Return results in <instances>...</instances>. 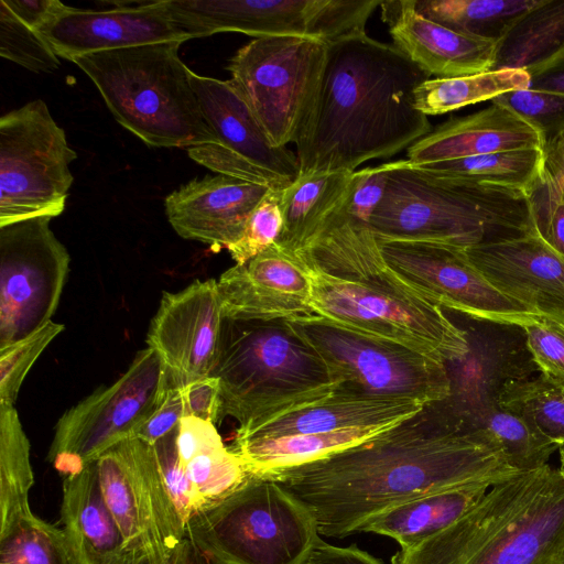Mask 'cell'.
Wrapping results in <instances>:
<instances>
[{"instance_id":"cell-1","label":"cell","mask_w":564,"mask_h":564,"mask_svg":"<svg viewBox=\"0 0 564 564\" xmlns=\"http://www.w3.org/2000/svg\"><path fill=\"white\" fill-rule=\"evenodd\" d=\"M518 474L484 430H465L442 400L359 444L259 478L300 500L319 534L345 538L421 496Z\"/></svg>"},{"instance_id":"cell-2","label":"cell","mask_w":564,"mask_h":564,"mask_svg":"<svg viewBox=\"0 0 564 564\" xmlns=\"http://www.w3.org/2000/svg\"><path fill=\"white\" fill-rule=\"evenodd\" d=\"M327 44L316 93L294 142L299 175L355 172L432 131L413 102L415 88L431 76L393 44L366 33Z\"/></svg>"},{"instance_id":"cell-3","label":"cell","mask_w":564,"mask_h":564,"mask_svg":"<svg viewBox=\"0 0 564 564\" xmlns=\"http://www.w3.org/2000/svg\"><path fill=\"white\" fill-rule=\"evenodd\" d=\"M299 254L310 269L315 315L354 332L403 344L444 362L467 355L466 330L392 271L368 226L338 212Z\"/></svg>"},{"instance_id":"cell-4","label":"cell","mask_w":564,"mask_h":564,"mask_svg":"<svg viewBox=\"0 0 564 564\" xmlns=\"http://www.w3.org/2000/svg\"><path fill=\"white\" fill-rule=\"evenodd\" d=\"M564 541V474L549 464L494 485L441 533L391 564H542Z\"/></svg>"},{"instance_id":"cell-5","label":"cell","mask_w":564,"mask_h":564,"mask_svg":"<svg viewBox=\"0 0 564 564\" xmlns=\"http://www.w3.org/2000/svg\"><path fill=\"white\" fill-rule=\"evenodd\" d=\"M212 377L219 387V420L238 422L235 438L328 398L337 386L325 360L288 319L224 318Z\"/></svg>"},{"instance_id":"cell-6","label":"cell","mask_w":564,"mask_h":564,"mask_svg":"<svg viewBox=\"0 0 564 564\" xmlns=\"http://www.w3.org/2000/svg\"><path fill=\"white\" fill-rule=\"evenodd\" d=\"M182 42L152 43L70 59L96 85L115 119L145 144L185 150L216 142L202 112Z\"/></svg>"},{"instance_id":"cell-7","label":"cell","mask_w":564,"mask_h":564,"mask_svg":"<svg viewBox=\"0 0 564 564\" xmlns=\"http://www.w3.org/2000/svg\"><path fill=\"white\" fill-rule=\"evenodd\" d=\"M368 227L379 240L423 241L467 249L486 240L536 232L532 197L446 185L406 160L393 161Z\"/></svg>"},{"instance_id":"cell-8","label":"cell","mask_w":564,"mask_h":564,"mask_svg":"<svg viewBox=\"0 0 564 564\" xmlns=\"http://www.w3.org/2000/svg\"><path fill=\"white\" fill-rule=\"evenodd\" d=\"M311 511L273 480L250 477L185 525L213 564H301L317 538Z\"/></svg>"},{"instance_id":"cell-9","label":"cell","mask_w":564,"mask_h":564,"mask_svg":"<svg viewBox=\"0 0 564 564\" xmlns=\"http://www.w3.org/2000/svg\"><path fill=\"white\" fill-rule=\"evenodd\" d=\"M334 373V391L430 404L451 394L446 362L403 344L334 325L317 315L288 319Z\"/></svg>"},{"instance_id":"cell-10","label":"cell","mask_w":564,"mask_h":564,"mask_svg":"<svg viewBox=\"0 0 564 564\" xmlns=\"http://www.w3.org/2000/svg\"><path fill=\"white\" fill-rule=\"evenodd\" d=\"M171 381L160 356L140 350L113 383L58 419L46 460L64 477L80 471L118 443L137 437L164 400Z\"/></svg>"},{"instance_id":"cell-11","label":"cell","mask_w":564,"mask_h":564,"mask_svg":"<svg viewBox=\"0 0 564 564\" xmlns=\"http://www.w3.org/2000/svg\"><path fill=\"white\" fill-rule=\"evenodd\" d=\"M328 44L305 36L253 39L229 59L231 83L273 148L295 142L316 93Z\"/></svg>"},{"instance_id":"cell-12","label":"cell","mask_w":564,"mask_h":564,"mask_svg":"<svg viewBox=\"0 0 564 564\" xmlns=\"http://www.w3.org/2000/svg\"><path fill=\"white\" fill-rule=\"evenodd\" d=\"M77 158L46 104L32 100L0 118V226L56 217L73 184Z\"/></svg>"},{"instance_id":"cell-13","label":"cell","mask_w":564,"mask_h":564,"mask_svg":"<svg viewBox=\"0 0 564 564\" xmlns=\"http://www.w3.org/2000/svg\"><path fill=\"white\" fill-rule=\"evenodd\" d=\"M380 0H165L191 39L220 32L258 37L305 36L326 43L366 33Z\"/></svg>"},{"instance_id":"cell-14","label":"cell","mask_w":564,"mask_h":564,"mask_svg":"<svg viewBox=\"0 0 564 564\" xmlns=\"http://www.w3.org/2000/svg\"><path fill=\"white\" fill-rule=\"evenodd\" d=\"M39 216L0 226V348L30 336L54 315L70 256Z\"/></svg>"},{"instance_id":"cell-15","label":"cell","mask_w":564,"mask_h":564,"mask_svg":"<svg viewBox=\"0 0 564 564\" xmlns=\"http://www.w3.org/2000/svg\"><path fill=\"white\" fill-rule=\"evenodd\" d=\"M95 465L128 550L172 555L185 540V524L164 485L153 446L131 437L102 453Z\"/></svg>"},{"instance_id":"cell-16","label":"cell","mask_w":564,"mask_h":564,"mask_svg":"<svg viewBox=\"0 0 564 564\" xmlns=\"http://www.w3.org/2000/svg\"><path fill=\"white\" fill-rule=\"evenodd\" d=\"M192 82L204 118L216 138L187 149L188 156L212 172L281 191L300 173L296 155L273 148L253 112L230 79L193 72Z\"/></svg>"},{"instance_id":"cell-17","label":"cell","mask_w":564,"mask_h":564,"mask_svg":"<svg viewBox=\"0 0 564 564\" xmlns=\"http://www.w3.org/2000/svg\"><path fill=\"white\" fill-rule=\"evenodd\" d=\"M377 240L392 271L441 308L471 319L520 327L535 317L499 292L469 260L466 249L435 242Z\"/></svg>"},{"instance_id":"cell-18","label":"cell","mask_w":564,"mask_h":564,"mask_svg":"<svg viewBox=\"0 0 564 564\" xmlns=\"http://www.w3.org/2000/svg\"><path fill=\"white\" fill-rule=\"evenodd\" d=\"M224 318L215 279L196 280L178 292H163L145 341L163 361L171 387L185 388L212 376Z\"/></svg>"},{"instance_id":"cell-19","label":"cell","mask_w":564,"mask_h":564,"mask_svg":"<svg viewBox=\"0 0 564 564\" xmlns=\"http://www.w3.org/2000/svg\"><path fill=\"white\" fill-rule=\"evenodd\" d=\"M108 10L66 6L37 30L65 59L152 43L186 42L188 33L177 23L165 0L137 2Z\"/></svg>"},{"instance_id":"cell-20","label":"cell","mask_w":564,"mask_h":564,"mask_svg":"<svg viewBox=\"0 0 564 564\" xmlns=\"http://www.w3.org/2000/svg\"><path fill=\"white\" fill-rule=\"evenodd\" d=\"M217 285L225 318L271 321L315 315L306 262L276 242L226 270Z\"/></svg>"},{"instance_id":"cell-21","label":"cell","mask_w":564,"mask_h":564,"mask_svg":"<svg viewBox=\"0 0 564 564\" xmlns=\"http://www.w3.org/2000/svg\"><path fill=\"white\" fill-rule=\"evenodd\" d=\"M466 253L499 292L564 325V258L536 232L486 240Z\"/></svg>"},{"instance_id":"cell-22","label":"cell","mask_w":564,"mask_h":564,"mask_svg":"<svg viewBox=\"0 0 564 564\" xmlns=\"http://www.w3.org/2000/svg\"><path fill=\"white\" fill-rule=\"evenodd\" d=\"M271 188L223 174L195 178L164 200L169 223L178 236L227 249Z\"/></svg>"},{"instance_id":"cell-23","label":"cell","mask_w":564,"mask_h":564,"mask_svg":"<svg viewBox=\"0 0 564 564\" xmlns=\"http://www.w3.org/2000/svg\"><path fill=\"white\" fill-rule=\"evenodd\" d=\"M393 45L430 76L453 78L492 70L498 42L451 30L424 15L415 0L382 1Z\"/></svg>"},{"instance_id":"cell-24","label":"cell","mask_w":564,"mask_h":564,"mask_svg":"<svg viewBox=\"0 0 564 564\" xmlns=\"http://www.w3.org/2000/svg\"><path fill=\"white\" fill-rule=\"evenodd\" d=\"M543 149L541 135L505 107L491 106L451 118L408 149L415 165L490 153Z\"/></svg>"},{"instance_id":"cell-25","label":"cell","mask_w":564,"mask_h":564,"mask_svg":"<svg viewBox=\"0 0 564 564\" xmlns=\"http://www.w3.org/2000/svg\"><path fill=\"white\" fill-rule=\"evenodd\" d=\"M61 522L82 564H131V553L102 496L95 462L63 480Z\"/></svg>"},{"instance_id":"cell-26","label":"cell","mask_w":564,"mask_h":564,"mask_svg":"<svg viewBox=\"0 0 564 564\" xmlns=\"http://www.w3.org/2000/svg\"><path fill=\"white\" fill-rule=\"evenodd\" d=\"M424 405L413 400L376 399L334 391L328 398L289 413L243 438L327 433L362 427L388 429L417 413Z\"/></svg>"},{"instance_id":"cell-27","label":"cell","mask_w":564,"mask_h":564,"mask_svg":"<svg viewBox=\"0 0 564 564\" xmlns=\"http://www.w3.org/2000/svg\"><path fill=\"white\" fill-rule=\"evenodd\" d=\"M175 445L178 462L202 508L230 495L251 477L241 458L225 446L212 422L183 417L175 427Z\"/></svg>"},{"instance_id":"cell-28","label":"cell","mask_w":564,"mask_h":564,"mask_svg":"<svg viewBox=\"0 0 564 564\" xmlns=\"http://www.w3.org/2000/svg\"><path fill=\"white\" fill-rule=\"evenodd\" d=\"M492 486L478 482L421 496L370 518L359 532L392 538L400 549L415 546L464 517Z\"/></svg>"},{"instance_id":"cell-29","label":"cell","mask_w":564,"mask_h":564,"mask_svg":"<svg viewBox=\"0 0 564 564\" xmlns=\"http://www.w3.org/2000/svg\"><path fill=\"white\" fill-rule=\"evenodd\" d=\"M352 173L299 175L282 189L283 228L276 243L300 253L313 242L343 207Z\"/></svg>"},{"instance_id":"cell-30","label":"cell","mask_w":564,"mask_h":564,"mask_svg":"<svg viewBox=\"0 0 564 564\" xmlns=\"http://www.w3.org/2000/svg\"><path fill=\"white\" fill-rule=\"evenodd\" d=\"M412 165L446 185L500 189L532 197L540 188L542 150H514Z\"/></svg>"},{"instance_id":"cell-31","label":"cell","mask_w":564,"mask_h":564,"mask_svg":"<svg viewBox=\"0 0 564 564\" xmlns=\"http://www.w3.org/2000/svg\"><path fill=\"white\" fill-rule=\"evenodd\" d=\"M391 427V426H390ZM389 429V427H388ZM387 429L362 427L327 433L235 440L230 447L252 477L302 465L343 451Z\"/></svg>"},{"instance_id":"cell-32","label":"cell","mask_w":564,"mask_h":564,"mask_svg":"<svg viewBox=\"0 0 564 564\" xmlns=\"http://www.w3.org/2000/svg\"><path fill=\"white\" fill-rule=\"evenodd\" d=\"M564 48V0H540L498 42L492 69L529 70Z\"/></svg>"},{"instance_id":"cell-33","label":"cell","mask_w":564,"mask_h":564,"mask_svg":"<svg viewBox=\"0 0 564 564\" xmlns=\"http://www.w3.org/2000/svg\"><path fill=\"white\" fill-rule=\"evenodd\" d=\"M524 69H492L478 74L427 79L414 90V107L425 116L451 112L519 89L530 88Z\"/></svg>"},{"instance_id":"cell-34","label":"cell","mask_w":564,"mask_h":564,"mask_svg":"<svg viewBox=\"0 0 564 564\" xmlns=\"http://www.w3.org/2000/svg\"><path fill=\"white\" fill-rule=\"evenodd\" d=\"M540 0H415L425 18L459 33L499 42Z\"/></svg>"},{"instance_id":"cell-35","label":"cell","mask_w":564,"mask_h":564,"mask_svg":"<svg viewBox=\"0 0 564 564\" xmlns=\"http://www.w3.org/2000/svg\"><path fill=\"white\" fill-rule=\"evenodd\" d=\"M0 564H82L64 529L33 511L0 523Z\"/></svg>"},{"instance_id":"cell-36","label":"cell","mask_w":564,"mask_h":564,"mask_svg":"<svg viewBox=\"0 0 564 564\" xmlns=\"http://www.w3.org/2000/svg\"><path fill=\"white\" fill-rule=\"evenodd\" d=\"M30 442L14 405L0 403V523L31 512Z\"/></svg>"},{"instance_id":"cell-37","label":"cell","mask_w":564,"mask_h":564,"mask_svg":"<svg viewBox=\"0 0 564 564\" xmlns=\"http://www.w3.org/2000/svg\"><path fill=\"white\" fill-rule=\"evenodd\" d=\"M498 403L553 443H564V380L542 371L534 378L511 380L498 394Z\"/></svg>"},{"instance_id":"cell-38","label":"cell","mask_w":564,"mask_h":564,"mask_svg":"<svg viewBox=\"0 0 564 564\" xmlns=\"http://www.w3.org/2000/svg\"><path fill=\"white\" fill-rule=\"evenodd\" d=\"M473 430H484L500 448L507 463L519 473L544 467L560 447L499 403L490 406Z\"/></svg>"},{"instance_id":"cell-39","label":"cell","mask_w":564,"mask_h":564,"mask_svg":"<svg viewBox=\"0 0 564 564\" xmlns=\"http://www.w3.org/2000/svg\"><path fill=\"white\" fill-rule=\"evenodd\" d=\"M0 55L33 73H53L59 56L35 29L21 21L0 1Z\"/></svg>"},{"instance_id":"cell-40","label":"cell","mask_w":564,"mask_h":564,"mask_svg":"<svg viewBox=\"0 0 564 564\" xmlns=\"http://www.w3.org/2000/svg\"><path fill=\"white\" fill-rule=\"evenodd\" d=\"M63 330V324L51 321L24 339L0 348V403L14 405L33 364Z\"/></svg>"},{"instance_id":"cell-41","label":"cell","mask_w":564,"mask_h":564,"mask_svg":"<svg viewBox=\"0 0 564 564\" xmlns=\"http://www.w3.org/2000/svg\"><path fill=\"white\" fill-rule=\"evenodd\" d=\"M491 104L507 108L529 123L541 135L543 147L564 129V94L519 89L494 98Z\"/></svg>"},{"instance_id":"cell-42","label":"cell","mask_w":564,"mask_h":564,"mask_svg":"<svg viewBox=\"0 0 564 564\" xmlns=\"http://www.w3.org/2000/svg\"><path fill=\"white\" fill-rule=\"evenodd\" d=\"M283 228L282 189H270L251 213L241 237L227 248L237 264L274 245Z\"/></svg>"},{"instance_id":"cell-43","label":"cell","mask_w":564,"mask_h":564,"mask_svg":"<svg viewBox=\"0 0 564 564\" xmlns=\"http://www.w3.org/2000/svg\"><path fill=\"white\" fill-rule=\"evenodd\" d=\"M164 485L184 522L202 509L200 499L183 470L176 452L175 429L152 445Z\"/></svg>"},{"instance_id":"cell-44","label":"cell","mask_w":564,"mask_h":564,"mask_svg":"<svg viewBox=\"0 0 564 564\" xmlns=\"http://www.w3.org/2000/svg\"><path fill=\"white\" fill-rule=\"evenodd\" d=\"M392 166L393 162H387L355 171L348 195L339 210L340 215L351 221L368 226L384 195Z\"/></svg>"},{"instance_id":"cell-45","label":"cell","mask_w":564,"mask_h":564,"mask_svg":"<svg viewBox=\"0 0 564 564\" xmlns=\"http://www.w3.org/2000/svg\"><path fill=\"white\" fill-rule=\"evenodd\" d=\"M522 329L527 349L539 370L564 380V325L535 316Z\"/></svg>"},{"instance_id":"cell-46","label":"cell","mask_w":564,"mask_h":564,"mask_svg":"<svg viewBox=\"0 0 564 564\" xmlns=\"http://www.w3.org/2000/svg\"><path fill=\"white\" fill-rule=\"evenodd\" d=\"M564 188V129L542 149L540 188L532 196L535 209H547L562 198Z\"/></svg>"},{"instance_id":"cell-47","label":"cell","mask_w":564,"mask_h":564,"mask_svg":"<svg viewBox=\"0 0 564 564\" xmlns=\"http://www.w3.org/2000/svg\"><path fill=\"white\" fill-rule=\"evenodd\" d=\"M186 416L183 390L171 387L160 406L141 427L137 437L153 445L172 432L180 421Z\"/></svg>"},{"instance_id":"cell-48","label":"cell","mask_w":564,"mask_h":564,"mask_svg":"<svg viewBox=\"0 0 564 564\" xmlns=\"http://www.w3.org/2000/svg\"><path fill=\"white\" fill-rule=\"evenodd\" d=\"M187 416L198 417L216 424L219 421V387L215 377H208L185 388Z\"/></svg>"},{"instance_id":"cell-49","label":"cell","mask_w":564,"mask_h":564,"mask_svg":"<svg viewBox=\"0 0 564 564\" xmlns=\"http://www.w3.org/2000/svg\"><path fill=\"white\" fill-rule=\"evenodd\" d=\"M301 564H383L368 552L351 546L332 545L319 536Z\"/></svg>"},{"instance_id":"cell-50","label":"cell","mask_w":564,"mask_h":564,"mask_svg":"<svg viewBox=\"0 0 564 564\" xmlns=\"http://www.w3.org/2000/svg\"><path fill=\"white\" fill-rule=\"evenodd\" d=\"M534 219L540 238L564 258V202L561 199L547 209H534Z\"/></svg>"},{"instance_id":"cell-51","label":"cell","mask_w":564,"mask_h":564,"mask_svg":"<svg viewBox=\"0 0 564 564\" xmlns=\"http://www.w3.org/2000/svg\"><path fill=\"white\" fill-rule=\"evenodd\" d=\"M3 1L21 21L36 31L66 8V4L58 0Z\"/></svg>"},{"instance_id":"cell-52","label":"cell","mask_w":564,"mask_h":564,"mask_svg":"<svg viewBox=\"0 0 564 564\" xmlns=\"http://www.w3.org/2000/svg\"><path fill=\"white\" fill-rule=\"evenodd\" d=\"M527 72L531 77V89L564 94V48Z\"/></svg>"},{"instance_id":"cell-53","label":"cell","mask_w":564,"mask_h":564,"mask_svg":"<svg viewBox=\"0 0 564 564\" xmlns=\"http://www.w3.org/2000/svg\"><path fill=\"white\" fill-rule=\"evenodd\" d=\"M180 564H213L189 540L185 539L182 546Z\"/></svg>"},{"instance_id":"cell-54","label":"cell","mask_w":564,"mask_h":564,"mask_svg":"<svg viewBox=\"0 0 564 564\" xmlns=\"http://www.w3.org/2000/svg\"><path fill=\"white\" fill-rule=\"evenodd\" d=\"M182 546H183V543L172 555H170L167 557L151 556V555H143V554L137 555L134 561L131 564H180L181 555H182Z\"/></svg>"},{"instance_id":"cell-55","label":"cell","mask_w":564,"mask_h":564,"mask_svg":"<svg viewBox=\"0 0 564 564\" xmlns=\"http://www.w3.org/2000/svg\"><path fill=\"white\" fill-rule=\"evenodd\" d=\"M554 558L560 563L564 564V541L562 542L558 551L556 552Z\"/></svg>"},{"instance_id":"cell-56","label":"cell","mask_w":564,"mask_h":564,"mask_svg":"<svg viewBox=\"0 0 564 564\" xmlns=\"http://www.w3.org/2000/svg\"><path fill=\"white\" fill-rule=\"evenodd\" d=\"M558 451H560V463H561L558 468L564 474V443L560 446Z\"/></svg>"},{"instance_id":"cell-57","label":"cell","mask_w":564,"mask_h":564,"mask_svg":"<svg viewBox=\"0 0 564 564\" xmlns=\"http://www.w3.org/2000/svg\"><path fill=\"white\" fill-rule=\"evenodd\" d=\"M542 564H560V563L553 557V558H551V560H549V561H546V562H544Z\"/></svg>"},{"instance_id":"cell-58","label":"cell","mask_w":564,"mask_h":564,"mask_svg":"<svg viewBox=\"0 0 564 564\" xmlns=\"http://www.w3.org/2000/svg\"><path fill=\"white\" fill-rule=\"evenodd\" d=\"M561 199L564 202V188H563V192H562V198Z\"/></svg>"}]
</instances>
